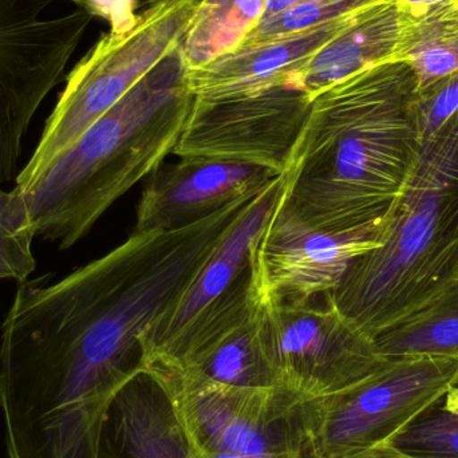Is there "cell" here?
Segmentation results:
<instances>
[{"label": "cell", "instance_id": "23", "mask_svg": "<svg viewBox=\"0 0 458 458\" xmlns=\"http://www.w3.org/2000/svg\"><path fill=\"white\" fill-rule=\"evenodd\" d=\"M411 112L422 145L458 113V75L414 94Z\"/></svg>", "mask_w": 458, "mask_h": 458}, {"label": "cell", "instance_id": "9", "mask_svg": "<svg viewBox=\"0 0 458 458\" xmlns=\"http://www.w3.org/2000/svg\"><path fill=\"white\" fill-rule=\"evenodd\" d=\"M58 0H0V187L18 176L23 139L96 16L77 7L46 15Z\"/></svg>", "mask_w": 458, "mask_h": 458}, {"label": "cell", "instance_id": "6", "mask_svg": "<svg viewBox=\"0 0 458 458\" xmlns=\"http://www.w3.org/2000/svg\"><path fill=\"white\" fill-rule=\"evenodd\" d=\"M283 190V176L268 182L240 215L225 239L140 339L145 371L182 363L220 327L258 299L255 247Z\"/></svg>", "mask_w": 458, "mask_h": 458}, {"label": "cell", "instance_id": "12", "mask_svg": "<svg viewBox=\"0 0 458 458\" xmlns=\"http://www.w3.org/2000/svg\"><path fill=\"white\" fill-rule=\"evenodd\" d=\"M378 245V232L338 234L309 227L280 195L256 242V287L264 298L326 295L338 287L358 258Z\"/></svg>", "mask_w": 458, "mask_h": 458}, {"label": "cell", "instance_id": "3", "mask_svg": "<svg viewBox=\"0 0 458 458\" xmlns=\"http://www.w3.org/2000/svg\"><path fill=\"white\" fill-rule=\"evenodd\" d=\"M193 102L179 46L31 185L15 187L34 236L64 250L82 240L174 153Z\"/></svg>", "mask_w": 458, "mask_h": 458}, {"label": "cell", "instance_id": "19", "mask_svg": "<svg viewBox=\"0 0 458 458\" xmlns=\"http://www.w3.org/2000/svg\"><path fill=\"white\" fill-rule=\"evenodd\" d=\"M264 13V0H201L180 51L187 70L198 69L242 45Z\"/></svg>", "mask_w": 458, "mask_h": 458}, {"label": "cell", "instance_id": "13", "mask_svg": "<svg viewBox=\"0 0 458 458\" xmlns=\"http://www.w3.org/2000/svg\"><path fill=\"white\" fill-rule=\"evenodd\" d=\"M280 174L228 161L180 158L148 177L136 232L171 231L200 222L233 201L256 195Z\"/></svg>", "mask_w": 458, "mask_h": 458}, {"label": "cell", "instance_id": "7", "mask_svg": "<svg viewBox=\"0 0 458 458\" xmlns=\"http://www.w3.org/2000/svg\"><path fill=\"white\" fill-rule=\"evenodd\" d=\"M457 378L458 358L389 360L354 386L303 403L304 452L346 458L389 445Z\"/></svg>", "mask_w": 458, "mask_h": 458}, {"label": "cell", "instance_id": "20", "mask_svg": "<svg viewBox=\"0 0 458 458\" xmlns=\"http://www.w3.org/2000/svg\"><path fill=\"white\" fill-rule=\"evenodd\" d=\"M403 62L413 69L416 93L458 75V0L420 19Z\"/></svg>", "mask_w": 458, "mask_h": 458}, {"label": "cell", "instance_id": "8", "mask_svg": "<svg viewBox=\"0 0 458 458\" xmlns=\"http://www.w3.org/2000/svg\"><path fill=\"white\" fill-rule=\"evenodd\" d=\"M260 338L275 384L303 403L344 392L389 362L376 339L344 318L327 293L261 296Z\"/></svg>", "mask_w": 458, "mask_h": 458}, {"label": "cell", "instance_id": "15", "mask_svg": "<svg viewBox=\"0 0 458 458\" xmlns=\"http://www.w3.org/2000/svg\"><path fill=\"white\" fill-rule=\"evenodd\" d=\"M360 10L276 39L239 46L204 66L187 70L188 88L199 98L216 99L287 85L288 77L344 30Z\"/></svg>", "mask_w": 458, "mask_h": 458}, {"label": "cell", "instance_id": "10", "mask_svg": "<svg viewBox=\"0 0 458 458\" xmlns=\"http://www.w3.org/2000/svg\"><path fill=\"white\" fill-rule=\"evenodd\" d=\"M171 401L196 456L263 457L306 449L303 401L280 387L196 384L145 371Z\"/></svg>", "mask_w": 458, "mask_h": 458}, {"label": "cell", "instance_id": "11", "mask_svg": "<svg viewBox=\"0 0 458 458\" xmlns=\"http://www.w3.org/2000/svg\"><path fill=\"white\" fill-rule=\"evenodd\" d=\"M306 93L274 86L227 98H199L174 155L228 161L283 174L311 109Z\"/></svg>", "mask_w": 458, "mask_h": 458}, {"label": "cell", "instance_id": "24", "mask_svg": "<svg viewBox=\"0 0 458 458\" xmlns=\"http://www.w3.org/2000/svg\"><path fill=\"white\" fill-rule=\"evenodd\" d=\"M304 458H325L311 456L304 452ZM346 458H414L408 456V454H401V452L395 451L392 446L385 445L379 446V448L373 449V451L366 452V454H358V456L346 457Z\"/></svg>", "mask_w": 458, "mask_h": 458}, {"label": "cell", "instance_id": "25", "mask_svg": "<svg viewBox=\"0 0 458 458\" xmlns=\"http://www.w3.org/2000/svg\"><path fill=\"white\" fill-rule=\"evenodd\" d=\"M64 2L72 3V4H74L75 7H80L83 8V10H86V0H64ZM158 2H161V0H139L140 10H147V8L157 4Z\"/></svg>", "mask_w": 458, "mask_h": 458}, {"label": "cell", "instance_id": "14", "mask_svg": "<svg viewBox=\"0 0 458 458\" xmlns=\"http://www.w3.org/2000/svg\"><path fill=\"white\" fill-rule=\"evenodd\" d=\"M421 18L397 0L366 5L330 42L288 77L287 85L314 99L326 89L379 64L403 62Z\"/></svg>", "mask_w": 458, "mask_h": 458}, {"label": "cell", "instance_id": "22", "mask_svg": "<svg viewBox=\"0 0 458 458\" xmlns=\"http://www.w3.org/2000/svg\"><path fill=\"white\" fill-rule=\"evenodd\" d=\"M34 232L21 192L0 188V279L21 283L34 272Z\"/></svg>", "mask_w": 458, "mask_h": 458}, {"label": "cell", "instance_id": "17", "mask_svg": "<svg viewBox=\"0 0 458 458\" xmlns=\"http://www.w3.org/2000/svg\"><path fill=\"white\" fill-rule=\"evenodd\" d=\"M260 310L259 293L244 314L212 334L182 363L150 370L166 371L196 384L277 387L261 344Z\"/></svg>", "mask_w": 458, "mask_h": 458}, {"label": "cell", "instance_id": "21", "mask_svg": "<svg viewBox=\"0 0 458 458\" xmlns=\"http://www.w3.org/2000/svg\"><path fill=\"white\" fill-rule=\"evenodd\" d=\"M389 446L414 458H458V378Z\"/></svg>", "mask_w": 458, "mask_h": 458}, {"label": "cell", "instance_id": "1", "mask_svg": "<svg viewBox=\"0 0 458 458\" xmlns=\"http://www.w3.org/2000/svg\"><path fill=\"white\" fill-rule=\"evenodd\" d=\"M256 195L187 227L133 231L58 282L19 283L0 330V408L11 424L51 448L98 440L118 393L145 373L142 334Z\"/></svg>", "mask_w": 458, "mask_h": 458}, {"label": "cell", "instance_id": "16", "mask_svg": "<svg viewBox=\"0 0 458 458\" xmlns=\"http://www.w3.org/2000/svg\"><path fill=\"white\" fill-rule=\"evenodd\" d=\"M99 458H198L160 385L147 373L113 401Z\"/></svg>", "mask_w": 458, "mask_h": 458}, {"label": "cell", "instance_id": "2", "mask_svg": "<svg viewBox=\"0 0 458 458\" xmlns=\"http://www.w3.org/2000/svg\"><path fill=\"white\" fill-rule=\"evenodd\" d=\"M406 62L379 64L318 94L283 176L282 201L327 233L379 232L419 155Z\"/></svg>", "mask_w": 458, "mask_h": 458}, {"label": "cell", "instance_id": "5", "mask_svg": "<svg viewBox=\"0 0 458 458\" xmlns=\"http://www.w3.org/2000/svg\"><path fill=\"white\" fill-rule=\"evenodd\" d=\"M201 0H161L123 32L102 35L66 77L34 155L16 176L31 185L110 107L179 47Z\"/></svg>", "mask_w": 458, "mask_h": 458}, {"label": "cell", "instance_id": "4", "mask_svg": "<svg viewBox=\"0 0 458 458\" xmlns=\"http://www.w3.org/2000/svg\"><path fill=\"white\" fill-rule=\"evenodd\" d=\"M378 240L327 293L374 339L458 279V113L420 148Z\"/></svg>", "mask_w": 458, "mask_h": 458}, {"label": "cell", "instance_id": "18", "mask_svg": "<svg viewBox=\"0 0 458 458\" xmlns=\"http://www.w3.org/2000/svg\"><path fill=\"white\" fill-rule=\"evenodd\" d=\"M376 344L387 360L458 358V279L429 303L382 331Z\"/></svg>", "mask_w": 458, "mask_h": 458}]
</instances>
